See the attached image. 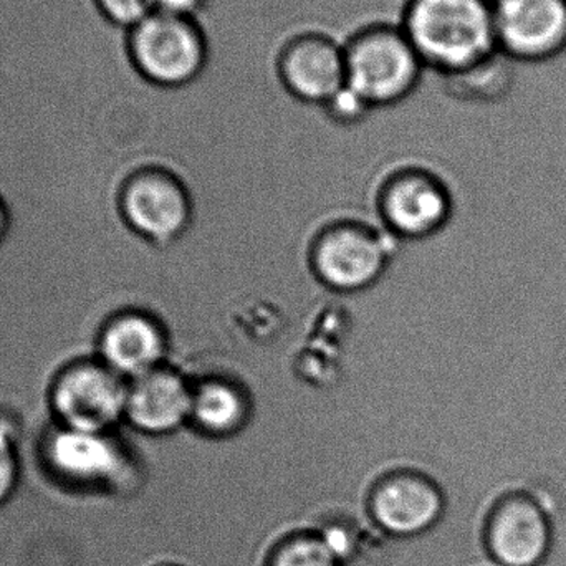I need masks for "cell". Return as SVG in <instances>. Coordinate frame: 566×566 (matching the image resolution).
<instances>
[{
    "label": "cell",
    "mask_w": 566,
    "mask_h": 566,
    "mask_svg": "<svg viewBox=\"0 0 566 566\" xmlns=\"http://www.w3.org/2000/svg\"><path fill=\"white\" fill-rule=\"evenodd\" d=\"M399 27L442 80L499 53L491 0H406Z\"/></svg>",
    "instance_id": "6da1fadb"
},
{
    "label": "cell",
    "mask_w": 566,
    "mask_h": 566,
    "mask_svg": "<svg viewBox=\"0 0 566 566\" xmlns=\"http://www.w3.org/2000/svg\"><path fill=\"white\" fill-rule=\"evenodd\" d=\"M35 464L56 484L116 495L139 484L146 459L119 429L80 431L53 424L36 444Z\"/></svg>",
    "instance_id": "7a4b0ae2"
},
{
    "label": "cell",
    "mask_w": 566,
    "mask_h": 566,
    "mask_svg": "<svg viewBox=\"0 0 566 566\" xmlns=\"http://www.w3.org/2000/svg\"><path fill=\"white\" fill-rule=\"evenodd\" d=\"M346 85L373 108L398 105L421 85L424 63L401 27L369 23L345 43Z\"/></svg>",
    "instance_id": "3957f363"
},
{
    "label": "cell",
    "mask_w": 566,
    "mask_h": 566,
    "mask_svg": "<svg viewBox=\"0 0 566 566\" xmlns=\"http://www.w3.org/2000/svg\"><path fill=\"white\" fill-rule=\"evenodd\" d=\"M126 53L149 85L179 90L206 72L209 40L198 20L155 12L126 32Z\"/></svg>",
    "instance_id": "277c9868"
},
{
    "label": "cell",
    "mask_w": 566,
    "mask_h": 566,
    "mask_svg": "<svg viewBox=\"0 0 566 566\" xmlns=\"http://www.w3.org/2000/svg\"><path fill=\"white\" fill-rule=\"evenodd\" d=\"M126 399L128 381L98 358L66 366L50 391L56 424L80 431H118L126 422Z\"/></svg>",
    "instance_id": "5b68a950"
},
{
    "label": "cell",
    "mask_w": 566,
    "mask_h": 566,
    "mask_svg": "<svg viewBox=\"0 0 566 566\" xmlns=\"http://www.w3.org/2000/svg\"><path fill=\"white\" fill-rule=\"evenodd\" d=\"M482 544L495 566L544 565L554 544L551 515L535 495L505 492L485 511Z\"/></svg>",
    "instance_id": "8992f818"
},
{
    "label": "cell",
    "mask_w": 566,
    "mask_h": 566,
    "mask_svg": "<svg viewBox=\"0 0 566 566\" xmlns=\"http://www.w3.org/2000/svg\"><path fill=\"white\" fill-rule=\"evenodd\" d=\"M495 42L512 63L542 65L566 52V0H491Z\"/></svg>",
    "instance_id": "52a82bcc"
},
{
    "label": "cell",
    "mask_w": 566,
    "mask_h": 566,
    "mask_svg": "<svg viewBox=\"0 0 566 566\" xmlns=\"http://www.w3.org/2000/svg\"><path fill=\"white\" fill-rule=\"evenodd\" d=\"M448 505L444 489L418 472L388 475L369 499L373 522L381 534L392 538L426 534L442 521Z\"/></svg>",
    "instance_id": "ba28073f"
},
{
    "label": "cell",
    "mask_w": 566,
    "mask_h": 566,
    "mask_svg": "<svg viewBox=\"0 0 566 566\" xmlns=\"http://www.w3.org/2000/svg\"><path fill=\"white\" fill-rule=\"evenodd\" d=\"M275 69L285 92L308 105H325L346 85L345 49L326 33L292 36L283 43Z\"/></svg>",
    "instance_id": "9c48e42d"
},
{
    "label": "cell",
    "mask_w": 566,
    "mask_h": 566,
    "mask_svg": "<svg viewBox=\"0 0 566 566\" xmlns=\"http://www.w3.org/2000/svg\"><path fill=\"white\" fill-rule=\"evenodd\" d=\"M119 211L139 239L165 244L185 231L189 202L175 179L155 169H139L123 186Z\"/></svg>",
    "instance_id": "30bf717a"
},
{
    "label": "cell",
    "mask_w": 566,
    "mask_h": 566,
    "mask_svg": "<svg viewBox=\"0 0 566 566\" xmlns=\"http://www.w3.org/2000/svg\"><path fill=\"white\" fill-rule=\"evenodd\" d=\"M192 391L178 373L159 368L128 381L126 424L146 438H165L191 419Z\"/></svg>",
    "instance_id": "8fae6325"
},
{
    "label": "cell",
    "mask_w": 566,
    "mask_h": 566,
    "mask_svg": "<svg viewBox=\"0 0 566 566\" xmlns=\"http://www.w3.org/2000/svg\"><path fill=\"white\" fill-rule=\"evenodd\" d=\"M166 338L161 325L138 308L113 316L99 333L96 358L126 381L161 366Z\"/></svg>",
    "instance_id": "7c38bea8"
},
{
    "label": "cell",
    "mask_w": 566,
    "mask_h": 566,
    "mask_svg": "<svg viewBox=\"0 0 566 566\" xmlns=\"http://www.w3.org/2000/svg\"><path fill=\"white\" fill-rule=\"evenodd\" d=\"M385 261L378 239L353 228L336 229L323 235L313 259L322 281L338 290L369 285L385 268Z\"/></svg>",
    "instance_id": "4fadbf2b"
},
{
    "label": "cell",
    "mask_w": 566,
    "mask_h": 566,
    "mask_svg": "<svg viewBox=\"0 0 566 566\" xmlns=\"http://www.w3.org/2000/svg\"><path fill=\"white\" fill-rule=\"evenodd\" d=\"M382 209L396 232L409 238H422L444 226L451 214V201L436 179L426 175H409L389 186Z\"/></svg>",
    "instance_id": "5bb4252c"
},
{
    "label": "cell",
    "mask_w": 566,
    "mask_h": 566,
    "mask_svg": "<svg viewBox=\"0 0 566 566\" xmlns=\"http://www.w3.org/2000/svg\"><path fill=\"white\" fill-rule=\"evenodd\" d=\"M191 421L208 438H232L248 421L244 392L229 382H205L192 391Z\"/></svg>",
    "instance_id": "9a60e30c"
},
{
    "label": "cell",
    "mask_w": 566,
    "mask_h": 566,
    "mask_svg": "<svg viewBox=\"0 0 566 566\" xmlns=\"http://www.w3.org/2000/svg\"><path fill=\"white\" fill-rule=\"evenodd\" d=\"M512 65L511 60L497 53L468 72L444 78L446 90L462 102H501L512 90Z\"/></svg>",
    "instance_id": "2e32d148"
},
{
    "label": "cell",
    "mask_w": 566,
    "mask_h": 566,
    "mask_svg": "<svg viewBox=\"0 0 566 566\" xmlns=\"http://www.w3.org/2000/svg\"><path fill=\"white\" fill-rule=\"evenodd\" d=\"M53 424L20 426L0 421V507L15 494L25 471L22 441L30 432L50 428Z\"/></svg>",
    "instance_id": "e0dca14e"
},
{
    "label": "cell",
    "mask_w": 566,
    "mask_h": 566,
    "mask_svg": "<svg viewBox=\"0 0 566 566\" xmlns=\"http://www.w3.org/2000/svg\"><path fill=\"white\" fill-rule=\"evenodd\" d=\"M269 566H343V562L322 534H308L282 544Z\"/></svg>",
    "instance_id": "ac0fdd59"
},
{
    "label": "cell",
    "mask_w": 566,
    "mask_h": 566,
    "mask_svg": "<svg viewBox=\"0 0 566 566\" xmlns=\"http://www.w3.org/2000/svg\"><path fill=\"white\" fill-rule=\"evenodd\" d=\"M93 3L106 22L126 32L156 12L155 0H93Z\"/></svg>",
    "instance_id": "d6986e66"
},
{
    "label": "cell",
    "mask_w": 566,
    "mask_h": 566,
    "mask_svg": "<svg viewBox=\"0 0 566 566\" xmlns=\"http://www.w3.org/2000/svg\"><path fill=\"white\" fill-rule=\"evenodd\" d=\"M326 116L338 125H356L366 118L373 106L352 86L345 85L325 105Z\"/></svg>",
    "instance_id": "ffe728a7"
},
{
    "label": "cell",
    "mask_w": 566,
    "mask_h": 566,
    "mask_svg": "<svg viewBox=\"0 0 566 566\" xmlns=\"http://www.w3.org/2000/svg\"><path fill=\"white\" fill-rule=\"evenodd\" d=\"M155 2L156 12L198 20L208 7L209 0H155Z\"/></svg>",
    "instance_id": "44dd1931"
},
{
    "label": "cell",
    "mask_w": 566,
    "mask_h": 566,
    "mask_svg": "<svg viewBox=\"0 0 566 566\" xmlns=\"http://www.w3.org/2000/svg\"><path fill=\"white\" fill-rule=\"evenodd\" d=\"M7 231H9V212H7L6 202L0 198V242L6 238Z\"/></svg>",
    "instance_id": "7402d4cb"
}]
</instances>
